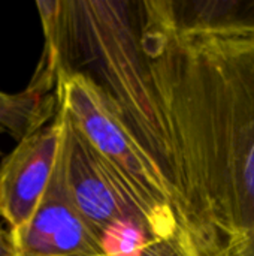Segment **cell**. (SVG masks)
I'll return each instance as SVG.
<instances>
[{
  "mask_svg": "<svg viewBox=\"0 0 254 256\" xmlns=\"http://www.w3.org/2000/svg\"><path fill=\"white\" fill-rule=\"evenodd\" d=\"M61 58L88 75L208 256H254V38L171 28L154 0H72Z\"/></svg>",
  "mask_w": 254,
  "mask_h": 256,
  "instance_id": "cell-1",
  "label": "cell"
},
{
  "mask_svg": "<svg viewBox=\"0 0 254 256\" xmlns=\"http://www.w3.org/2000/svg\"><path fill=\"white\" fill-rule=\"evenodd\" d=\"M58 108L118 176L159 242L192 256H208L180 213L171 188L109 105L99 86L84 72L55 69Z\"/></svg>",
  "mask_w": 254,
  "mask_h": 256,
  "instance_id": "cell-2",
  "label": "cell"
},
{
  "mask_svg": "<svg viewBox=\"0 0 254 256\" xmlns=\"http://www.w3.org/2000/svg\"><path fill=\"white\" fill-rule=\"evenodd\" d=\"M57 112L61 122L60 162L69 196L105 248L121 231L144 242H159L118 176L58 105Z\"/></svg>",
  "mask_w": 254,
  "mask_h": 256,
  "instance_id": "cell-3",
  "label": "cell"
},
{
  "mask_svg": "<svg viewBox=\"0 0 254 256\" xmlns=\"http://www.w3.org/2000/svg\"><path fill=\"white\" fill-rule=\"evenodd\" d=\"M61 142V122L55 110L51 122L36 129L0 164V218L10 234L19 232L37 208L55 171Z\"/></svg>",
  "mask_w": 254,
  "mask_h": 256,
  "instance_id": "cell-4",
  "label": "cell"
},
{
  "mask_svg": "<svg viewBox=\"0 0 254 256\" xmlns=\"http://www.w3.org/2000/svg\"><path fill=\"white\" fill-rule=\"evenodd\" d=\"M18 256H106L97 232L72 202L60 162L30 220L12 236Z\"/></svg>",
  "mask_w": 254,
  "mask_h": 256,
  "instance_id": "cell-5",
  "label": "cell"
},
{
  "mask_svg": "<svg viewBox=\"0 0 254 256\" xmlns=\"http://www.w3.org/2000/svg\"><path fill=\"white\" fill-rule=\"evenodd\" d=\"M175 32L202 39L254 38V0H154Z\"/></svg>",
  "mask_w": 254,
  "mask_h": 256,
  "instance_id": "cell-6",
  "label": "cell"
},
{
  "mask_svg": "<svg viewBox=\"0 0 254 256\" xmlns=\"http://www.w3.org/2000/svg\"><path fill=\"white\" fill-rule=\"evenodd\" d=\"M55 110V76L36 70L25 90L19 93L0 92V134L19 142L52 120Z\"/></svg>",
  "mask_w": 254,
  "mask_h": 256,
  "instance_id": "cell-7",
  "label": "cell"
},
{
  "mask_svg": "<svg viewBox=\"0 0 254 256\" xmlns=\"http://www.w3.org/2000/svg\"><path fill=\"white\" fill-rule=\"evenodd\" d=\"M112 256V255H106ZM130 256H192L187 252H184L183 249L174 246V244H168V243H153L141 250H138L136 254Z\"/></svg>",
  "mask_w": 254,
  "mask_h": 256,
  "instance_id": "cell-8",
  "label": "cell"
},
{
  "mask_svg": "<svg viewBox=\"0 0 254 256\" xmlns=\"http://www.w3.org/2000/svg\"><path fill=\"white\" fill-rule=\"evenodd\" d=\"M0 256H18L10 231L3 228H0Z\"/></svg>",
  "mask_w": 254,
  "mask_h": 256,
  "instance_id": "cell-9",
  "label": "cell"
}]
</instances>
